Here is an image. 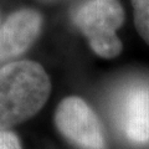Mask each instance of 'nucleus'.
I'll use <instances>...</instances> for the list:
<instances>
[{"mask_svg": "<svg viewBox=\"0 0 149 149\" xmlns=\"http://www.w3.org/2000/svg\"><path fill=\"white\" fill-rule=\"evenodd\" d=\"M0 149H21V144L14 133L0 129Z\"/></svg>", "mask_w": 149, "mask_h": 149, "instance_id": "7", "label": "nucleus"}, {"mask_svg": "<svg viewBox=\"0 0 149 149\" xmlns=\"http://www.w3.org/2000/svg\"><path fill=\"white\" fill-rule=\"evenodd\" d=\"M57 129L70 142L82 149H104L103 129L98 117L83 100L67 97L55 113Z\"/></svg>", "mask_w": 149, "mask_h": 149, "instance_id": "3", "label": "nucleus"}, {"mask_svg": "<svg viewBox=\"0 0 149 149\" xmlns=\"http://www.w3.org/2000/svg\"><path fill=\"white\" fill-rule=\"evenodd\" d=\"M51 91L44 67L34 61L0 66V129H8L35 116Z\"/></svg>", "mask_w": 149, "mask_h": 149, "instance_id": "1", "label": "nucleus"}, {"mask_svg": "<svg viewBox=\"0 0 149 149\" xmlns=\"http://www.w3.org/2000/svg\"><path fill=\"white\" fill-rule=\"evenodd\" d=\"M119 119L129 141L138 144L149 142V85H136L125 92Z\"/></svg>", "mask_w": 149, "mask_h": 149, "instance_id": "5", "label": "nucleus"}, {"mask_svg": "<svg viewBox=\"0 0 149 149\" xmlns=\"http://www.w3.org/2000/svg\"><path fill=\"white\" fill-rule=\"evenodd\" d=\"M73 21L98 56L113 58L120 54L116 32L123 25L124 10L118 0H88L74 11Z\"/></svg>", "mask_w": 149, "mask_h": 149, "instance_id": "2", "label": "nucleus"}, {"mask_svg": "<svg viewBox=\"0 0 149 149\" xmlns=\"http://www.w3.org/2000/svg\"><path fill=\"white\" fill-rule=\"evenodd\" d=\"M41 25V15L31 9L11 14L0 25V66L24 54L37 39Z\"/></svg>", "mask_w": 149, "mask_h": 149, "instance_id": "4", "label": "nucleus"}, {"mask_svg": "<svg viewBox=\"0 0 149 149\" xmlns=\"http://www.w3.org/2000/svg\"><path fill=\"white\" fill-rule=\"evenodd\" d=\"M138 34L149 45V0H132Z\"/></svg>", "mask_w": 149, "mask_h": 149, "instance_id": "6", "label": "nucleus"}]
</instances>
